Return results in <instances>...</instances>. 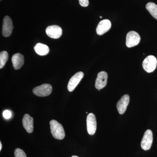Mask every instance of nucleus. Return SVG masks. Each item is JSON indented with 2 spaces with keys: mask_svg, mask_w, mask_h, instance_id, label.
Here are the masks:
<instances>
[{
  "mask_svg": "<svg viewBox=\"0 0 157 157\" xmlns=\"http://www.w3.org/2000/svg\"><path fill=\"white\" fill-rule=\"evenodd\" d=\"M51 132L52 136L58 140H62L65 137L64 130L61 124L52 120L50 122Z\"/></svg>",
  "mask_w": 157,
  "mask_h": 157,
  "instance_id": "1",
  "label": "nucleus"
},
{
  "mask_svg": "<svg viewBox=\"0 0 157 157\" xmlns=\"http://www.w3.org/2000/svg\"><path fill=\"white\" fill-rule=\"evenodd\" d=\"M157 65V60L155 57L153 56H149L143 61L142 66L144 69L148 73L153 72Z\"/></svg>",
  "mask_w": 157,
  "mask_h": 157,
  "instance_id": "2",
  "label": "nucleus"
},
{
  "mask_svg": "<svg viewBox=\"0 0 157 157\" xmlns=\"http://www.w3.org/2000/svg\"><path fill=\"white\" fill-rule=\"evenodd\" d=\"M52 88L49 84H43L37 86L33 90V93L38 97H47L52 92Z\"/></svg>",
  "mask_w": 157,
  "mask_h": 157,
  "instance_id": "3",
  "label": "nucleus"
},
{
  "mask_svg": "<svg viewBox=\"0 0 157 157\" xmlns=\"http://www.w3.org/2000/svg\"><path fill=\"white\" fill-rule=\"evenodd\" d=\"M140 37L139 34L135 31H130L127 34L126 36V46L128 48L134 47L139 44Z\"/></svg>",
  "mask_w": 157,
  "mask_h": 157,
  "instance_id": "4",
  "label": "nucleus"
},
{
  "mask_svg": "<svg viewBox=\"0 0 157 157\" xmlns=\"http://www.w3.org/2000/svg\"><path fill=\"white\" fill-rule=\"evenodd\" d=\"M86 125L88 133L90 135H94L97 130V124L95 115L90 113L86 118Z\"/></svg>",
  "mask_w": 157,
  "mask_h": 157,
  "instance_id": "5",
  "label": "nucleus"
},
{
  "mask_svg": "<svg viewBox=\"0 0 157 157\" xmlns=\"http://www.w3.org/2000/svg\"><path fill=\"white\" fill-rule=\"evenodd\" d=\"M153 142V133L151 130H147L141 140V147L143 150L147 151L151 147Z\"/></svg>",
  "mask_w": 157,
  "mask_h": 157,
  "instance_id": "6",
  "label": "nucleus"
},
{
  "mask_svg": "<svg viewBox=\"0 0 157 157\" xmlns=\"http://www.w3.org/2000/svg\"><path fill=\"white\" fill-rule=\"evenodd\" d=\"M13 26L11 18L6 16L3 19L2 35L4 37H8L11 36L13 30Z\"/></svg>",
  "mask_w": 157,
  "mask_h": 157,
  "instance_id": "7",
  "label": "nucleus"
},
{
  "mask_svg": "<svg viewBox=\"0 0 157 157\" xmlns=\"http://www.w3.org/2000/svg\"><path fill=\"white\" fill-rule=\"evenodd\" d=\"M84 76V73L82 72H78L70 78L68 82L67 88L70 92H72L76 88L77 86Z\"/></svg>",
  "mask_w": 157,
  "mask_h": 157,
  "instance_id": "8",
  "label": "nucleus"
},
{
  "mask_svg": "<svg viewBox=\"0 0 157 157\" xmlns=\"http://www.w3.org/2000/svg\"><path fill=\"white\" fill-rule=\"evenodd\" d=\"M46 33L51 38L57 39L61 36L62 29L59 26L53 25L48 26L46 29Z\"/></svg>",
  "mask_w": 157,
  "mask_h": 157,
  "instance_id": "9",
  "label": "nucleus"
},
{
  "mask_svg": "<svg viewBox=\"0 0 157 157\" xmlns=\"http://www.w3.org/2000/svg\"><path fill=\"white\" fill-rule=\"evenodd\" d=\"M107 78L108 75L106 72L102 71L98 73L95 85L96 88L100 90L105 87L107 85Z\"/></svg>",
  "mask_w": 157,
  "mask_h": 157,
  "instance_id": "10",
  "label": "nucleus"
},
{
  "mask_svg": "<svg viewBox=\"0 0 157 157\" xmlns=\"http://www.w3.org/2000/svg\"><path fill=\"white\" fill-rule=\"evenodd\" d=\"M111 27V23L110 21L108 19L103 20L98 24L96 29L97 33L100 36L104 35L110 29Z\"/></svg>",
  "mask_w": 157,
  "mask_h": 157,
  "instance_id": "11",
  "label": "nucleus"
},
{
  "mask_svg": "<svg viewBox=\"0 0 157 157\" xmlns=\"http://www.w3.org/2000/svg\"><path fill=\"white\" fill-rule=\"evenodd\" d=\"M130 101V97L128 95H125L123 96L118 102L117 107L119 113L123 114L126 110L127 107Z\"/></svg>",
  "mask_w": 157,
  "mask_h": 157,
  "instance_id": "12",
  "label": "nucleus"
},
{
  "mask_svg": "<svg viewBox=\"0 0 157 157\" xmlns=\"http://www.w3.org/2000/svg\"><path fill=\"white\" fill-rule=\"evenodd\" d=\"M23 126L27 132L32 133L33 131L34 120L33 118L28 114L24 116L22 119Z\"/></svg>",
  "mask_w": 157,
  "mask_h": 157,
  "instance_id": "13",
  "label": "nucleus"
},
{
  "mask_svg": "<svg viewBox=\"0 0 157 157\" xmlns=\"http://www.w3.org/2000/svg\"><path fill=\"white\" fill-rule=\"evenodd\" d=\"M13 67L15 70L20 69L24 63V56L21 54L17 53L15 54L11 59Z\"/></svg>",
  "mask_w": 157,
  "mask_h": 157,
  "instance_id": "14",
  "label": "nucleus"
},
{
  "mask_svg": "<svg viewBox=\"0 0 157 157\" xmlns=\"http://www.w3.org/2000/svg\"><path fill=\"white\" fill-rule=\"evenodd\" d=\"M34 50L39 55L43 56L49 53V48L47 45L41 43H37L34 47Z\"/></svg>",
  "mask_w": 157,
  "mask_h": 157,
  "instance_id": "15",
  "label": "nucleus"
},
{
  "mask_svg": "<svg viewBox=\"0 0 157 157\" xmlns=\"http://www.w3.org/2000/svg\"><path fill=\"white\" fill-rule=\"evenodd\" d=\"M146 8L152 16L157 20V5L154 3H148L146 5Z\"/></svg>",
  "mask_w": 157,
  "mask_h": 157,
  "instance_id": "16",
  "label": "nucleus"
},
{
  "mask_svg": "<svg viewBox=\"0 0 157 157\" xmlns=\"http://www.w3.org/2000/svg\"><path fill=\"white\" fill-rule=\"evenodd\" d=\"M9 59V54L6 51H3L0 53V68L2 69L6 65Z\"/></svg>",
  "mask_w": 157,
  "mask_h": 157,
  "instance_id": "17",
  "label": "nucleus"
},
{
  "mask_svg": "<svg viewBox=\"0 0 157 157\" xmlns=\"http://www.w3.org/2000/svg\"><path fill=\"white\" fill-rule=\"evenodd\" d=\"M15 157H27L24 151L19 148H16L14 151Z\"/></svg>",
  "mask_w": 157,
  "mask_h": 157,
  "instance_id": "18",
  "label": "nucleus"
},
{
  "mask_svg": "<svg viewBox=\"0 0 157 157\" xmlns=\"http://www.w3.org/2000/svg\"><path fill=\"white\" fill-rule=\"evenodd\" d=\"M3 117L6 119H9L11 117V113L9 110H6L3 113Z\"/></svg>",
  "mask_w": 157,
  "mask_h": 157,
  "instance_id": "19",
  "label": "nucleus"
},
{
  "mask_svg": "<svg viewBox=\"0 0 157 157\" xmlns=\"http://www.w3.org/2000/svg\"><path fill=\"white\" fill-rule=\"evenodd\" d=\"M80 6L83 7H87L89 4L88 0H78Z\"/></svg>",
  "mask_w": 157,
  "mask_h": 157,
  "instance_id": "20",
  "label": "nucleus"
},
{
  "mask_svg": "<svg viewBox=\"0 0 157 157\" xmlns=\"http://www.w3.org/2000/svg\"><path fill=\"white\" fill-rule=\"evenodd\" d=\"M2 142H0V151L2 150Z\"/></svg>",
  "mask_w": 157,
  "mask_h": 157,
  "instance_id": "21",
  "label": "nucleus"
},
{
  "mask_svg": "<svg viewBox=\"0 0 157 157\" xmlns=\"http://www.w3.org/2000/svg\"><path fill=\"white\" fill-rule=\"evenodd\" d=\"M71 157H78L77 156H76V155H73V156H72Z\"/></svg>",
  "mask_w": 157,
  "mask_h": 157,
  "instance_id": "22",
  "label": "nucleus"
},
{
  "mask_svg": "<svg viewBox=\"0 0 157 157\" xmlns=\"http://www.w3.org/2000/svg\"><path fill=\"white\" fill-rule=\"evenodd\" d=\"M100 18H102V16H100Z\"/></svg>",
  "mask_w": 157,
  "mask_h": 157,
  "instance_id": "23",
  "label": "nucleus"
}]
</instances>
